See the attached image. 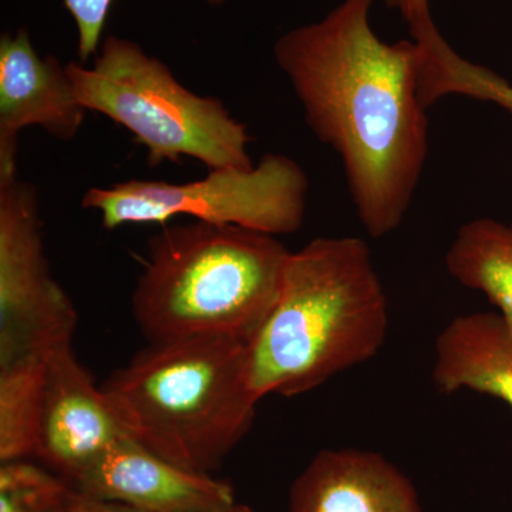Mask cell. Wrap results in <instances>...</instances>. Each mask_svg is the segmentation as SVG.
Masks as SVG:
<instances>
[{
	"label": "cell",
	"instance_id": "cell-2",
	"mask_svg": "<svg viewBox=\"0 0 512 512\" xmlns=\"http://www.w3.org/2000/svg\"><path fill=\"white\" fill-rule=\"evenodd\" d=\"M389 302L365 239L322 237L291 252L274 311L249 343L256 396L293 397L373 359Z\"/></svg>",
	"mask_w": 512,
	"mask_h": 512
},
{
	"label": "cell",
	"instance_id": "cell-13",
	"mask_svg": "<svg viewBox=\"0 0 512 512\" xmlns=\"http://www.w3.org/2000/svg\"><path fill=\"white\" fill-rule=\"evenodd\" d=\"M444 264L458 284L483 293L512 328V224L488 217L466 222Z\"/></svg>",
	"mask_w": 512,
	"mask_h": 512
},
{
	"label": "cell",
	"instance_id": "cell-18",
	"mask_svg": "<svg viewBox=\"0 0 512 512\" xmlns=\"http://www.w3.org/2000/svg\"><path fill=\"white\" fill-rule=\"evenodd\" d=\"M60 512H141L127 505L101 500L74 487Z\"/></svg>",
	"mask_w": 512,
	"mask_h": 512
},
{
	"label": "cell",
	"instance_id": "cell-19",
	"mask_svg": "<svg viewBox=\"0 0 512 512\" xmlns=\"http://www.w3.org/2000/svg\"><path fill=\"white\" fill-rule=\"evenodd\" d=\"M387 8L400 13L410 30L433 22L430 0H384Z\"/></svg>",
	"mask_w": 512,
	"mask_h": 512
},
{
	"label": "cell",
	"instance_id": "cell-14",
	"mask_svg": "<svg viewBox=\"0 0 512 512\" xmlns=\"http://www.w3.org/2000/svg\"><path fill=\"white\" fill-rule=\"evenodd\" d=\"M410 35L420 49L419 93L424 107L461 96L494 104L512 116V84L507 79L458 55L434 22Z\"/></svg>",
	"mask_w": 512,
	"mask_h": 512
},
{
	"label": "cell",
	"instance_id": "cell-1",
	"mask_svg": "<svg viewBox=\"0 0 512 512\" xmlns=\"http://www.w3.org/2000/svg\"><path fill=\"white\" fill-rule=\"evenodd\" d=\"M375 0H343L325 18L289 30L275 62L312 133L342 161L357 218L370 238L402 225L429 158L414 40L384 42Z\"/></svg>",
	"mask_w": 512,
	"mask_h": 512
},
{
	"label": "cell",
	"instance_id": "cell-5",
	"mask_svg": "<svg viewBox=\"0 0 512 512\" xmlns=\"http://www.w3.org/2000/svg\"><path fill=\"white\" fill-rule=\"evenodd\" d=\"M66 67L87 113L103 114L130 131L146 147L151 165L190 157L208 170L254 167L248 127L224 101L191 92L137 42L107 36L93 66Z\"/></svg>",
	"mask_w": 512,
	"mask_h": 512
},
{
	"label": "cell",
	"instance_id": "cell-8",
	"mask_svg": "<svg viewBox=\"0 0 512 512\" xmlns=\"http://www.w3.org/2000/svg\"><path fill=\"white\" fill-rule=\"evenodd\" d=\"M127 436L101 387L74 355L72 343L47 355L36 457L72 484Z\"/></svg>",
	"mask_w": 512,
	"mask_h": 512
},
{
	"label": "cell",
	"instance_id": "cell-6",
	"mask_svg": "<svg viewBox=\"0 0 512 512\" xmlns=\"http://www.w3.org/2000/svg\"><path fill=\"white\" fill-rule=\"evenodd\" d=\"M309 180L284 154H266L251 168H217L188 183L127 180L84 192L86 210L100 212L106 229L167 225L177 217L286 235L305 221Z\"/></svg>",
	"mask_w": 512,
	"mask_h": 512
},
{
	"label": "cell",
	"instance_id": "cell-11",
	"mask_svg": "<svg viewBox=\"0 0 512 512\" xmlns=\"http://www.w3.org/2000/svg\"><path fill=\"white\" fill-rule=\"evenodd\" d=\"M289 512H424L412 480L375 451H319L296 477Z\"/></svg>",
	"mask_w": 512,
	"mask_h": 512
},
{
	"label": "cell",
	"instance_id": "cell-20",
	"mask_svg": "<svg viewBox=\"0 0 512 512\" xmlns=\"http://www.w3.org/2000/svg\"><path fill=\"white\" fill-rule=\"evenodd\" d=\"M202 512H254L251 510V508H248L247 505H241V504H231L228 505V507H222L217 508V510H208V511H202Z\"/></svg>",
	"mask_w": 512,
	"mask_h": 512
},
{
	"label": "cell",
	"instance_id": "cell-15",
	"mask_svg": "<svg viewBox=\"0 0 512 512\" xmlns=\"http://www.w3.org/2000/svg\"><path fill=\"white\" fill-rule=\"evenodd\" d=\"M47 356L0 366V461L36 457Z\"/></svg>",
	"mask_w": 512,
	"mask_h": 512
},
{
	"label": "cell",
	"instance_id": "cell-7",
	"mask_svg": "<svg viewBox=\"0 0 512 512\" xmlns=\"http://www.w3.org/2000/svg\"><path fill=\"white\" fill-rule=\"evenodd\" d=\"M76 325L49 269L35 185L0 175V366L72 343Z\"/></svg>",
	"mask_w": 512,
	"mask_h": 512
},
{
	"label": "cell",
	"instance_id": "cell-16",
	"mask_svg": "<svg viewBox=\"0 0 512 512\" xmlns=\"http://www.w3.org/2000/svg\"><path fill=\"white\" fill-rule=\"evenodd\" d=\"M73 485L29 460L0 467V512H60Z\"/></svg>",
	"mask_w": 512,
	"mask_h": 512
},
{
	"label": "cell",
	"instance_id": "cell-4",
	"mask_svg": "<svg viewBox=\"0 0 512 512\" xmlns=\"http://www.w3.org/2000/svg\"><path fill=\"white\" fill-rule=\"evenodd\" d=\"M291 251L275 235L234 225H163L131 298L148 342L251 343L274 311Z\"/></svg>",
	"mask_w": 512,
	"mask_h": 512
},
{
	"label": "cell",
	"instance_id": "cell-17",
	"mask_svg": "<svg viewBox=\"0 0 512 512\" xmlns=\"http://www.w3.org/2000/svg\"><path fill=\"white\" fill-rule=\"evenodd\" d=\"M114 0H63L64 9L72 16L77 29V55L82 63L99 52L103 42L111 6ZM212 6L224 5L227 0H205Z\"/></svg>",
	"mask_w": 512,
	"mask_h": 512
},
{
	"label": "cell",
	"instance_id": "cell-3",
	"mask_svg": "<svg viewBox=\"0 0 512 512\" xmlns=\"http://www.w3.org/2000/svg\"><path fill=\"white\" fill-rule=\"evenodd\" d=\"M100 387L130 439L202 474L247 436L261 400L248 343L228 338L150 343Z\"/></svg>",
	"mask_w": 512,
	"mask_h": 512
},
{
	"label": "cell",
	"instance_id": "cell-10",
	"mask_svg": "<svg viewBox=\"0 0 512 512\" xmlns=\"http://www.w3.org/2000/svg\"><path fill=\"white\" fill-rule=\"evenodd\" d=\"M83 493L141 512H202L237 503L234 488L175 466L124 436L72 481Z\"/></svg>",
	"mask_w": 512,
	"mask_h": 512
},
{
	"label": "cell",
	"instance_id": "cell-12",
	"mask_svg": "<svg viewBox=\"0 0 512 512\" xmlns=\"http://www.w3.org/2000/svg\"><path fill=\"white\" fill-rule=\"evenodd\" d=\"M433 382L440 393L470 390L512 409V328L497 312L457 316L434 346Z\"/></svg>",
	"mask_w": 512,
	"mask_h": 512
},
{
	"label": "cell",
	"instance_id": "cell-9",
	"mask_svg": "<svg viewBox=\"0 0 512 512\" xmlns=\"http://www.w3.org/2000/svg\"><path fill=\"white\" fill-rule=\"evenodd\" d=\"M87 110L74 93L66 64L40 56L29 30L0 39V175L18 173L19 134L40 127L62 141L79 134Z\"/></svg>",
	"mask_w": 512,
	"mask_h": 512
}]
</instances>
